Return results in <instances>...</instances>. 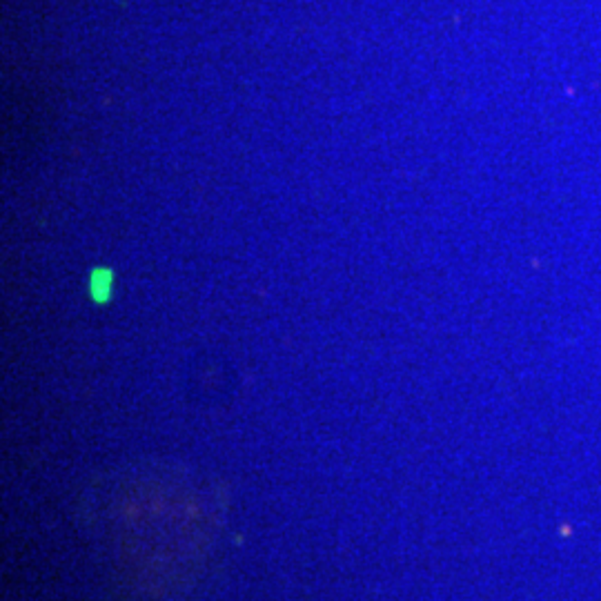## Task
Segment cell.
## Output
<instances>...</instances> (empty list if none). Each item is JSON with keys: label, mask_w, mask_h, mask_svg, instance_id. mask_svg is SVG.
<instances>
[{"label": "cell", "mask_w": 601, "mask_h": 601, "mask_svg": "<svg viewBox=\"0 0 601 601\" xmlns=\"http://www.w3.org/2000/svg\"><path fill=\"white\" fill-rule=\"evenodd\" d=\"M109 285H112V276L107 272H96L92 276V292L96 299H105L109 292Z\"/></svg>", "instance_id": "6da1fadb"}]
</instances>
